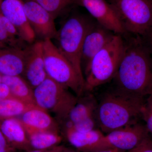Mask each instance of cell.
<instances>
[{"label": "cell", "instance_id": "obj_6", "mask_svg": "<svg viewBox=\"0 0 152 152\" xmlns=\"http://www.w3.org/2000/svg\"><path fill=\"white\" fill-rule=\"evenodd\" d=\"M126 33L142 37L152 25V0H109Z\"/></svg>", "mask_w": 152, "mask_h": 152}, {"label": "cell", "instance_id": "obj_32", "mask_svg": "<svg viewBox=\"0 0 152 152\" xmlns=\"http://www.w3.org/2000/svg\"><path fill=\"white\" fill-rule=\"evenodd\" d=\"M64 152H78L77 151H74V150L66 149Z\"/></svg>", "mask_w": 152, "mask_h": 152}, {"label": "cell", "instance_id": "obj_30", "mask_svg": "<svg viewBox=\"0 0 152 152\" xmlns=\"http://www.w3.org/2000/svg\"><path fill=\"white\" fill-rule=\"evenodd\" d=\"M66 149L63 146L57 145L48 149L39 150H34L29 152H64Z\"/></svg>", "mask_w": 152, "mask_h": 152}, {"label": "cell", "instance_id": "obj_12", "mask_svg": "<svg viewBox=\"0 0 152 152\" xmlns=\"http://www.w3.org/2000/svg\"><path fill=\"white\" fill-rule=\"evenodd\" d=\"M78 6L86 8L96 21L114 34L126 33L115 12L106 0H78Z\"/></svg>", "mask_w": 152, "mask_h": 152}, {"label": "cell", "instance_id": "obj_21", "mask_svg": "<svg viewBox=\"0 0 152 152\" xmlns=\"http://www.w3.org/2000/svg\"><path fill=\"white\" fill-rule=\"evenodd\" d=\"M30 145L34 150L48 149L57 146L61 141V137L58 133L41 132L28 136Z\"/></svg>", "mask_w": 152, "mask_h": 152}, {"label": "cell", "instance_id": "obj_23", "mask_svg": "<svg viewBox=\"0 0 152 152\" xmlns=\"http://www.w3.org/2000/svg\"><path fill=\"white\" fill-rule=\"evenodd\" d=\"M141 118L150 135L152 137V94L146 98L142 109Z\"/></svg>", "mask_w": 152, "mask_h": 152}, {"label": "cell", "instance_id": "obj_25", "mask_svg": "<svg viewBox=\"0 0 152 152\" xmlns=\"http://www.w3.org/2000/svg\"><path fill=\"white\" fill-rule=\"evenodd\" d=\"M3 0H0V4ZM16 48L14 45L13 43L7 33V31L4 27L0 15V48Z\"/></svg>", "mask_w": 152, "mask_h": 152}, {"label": "cell", "instance_id": "obj_33", "mask_svg": "<svg viewBox=\"0 0 152 152\" xmlns=\"http://www.w3.org/2000/svg\"><path fill=\"white\" fill-rule=\"evenodd\" d=\"M2 75L0 73V83H2Z\"/></svg>", "mask_w": 152, "mask_h": 152}, {"label": "cell", "instance_id": "obj_22", "mask_svg": "<svg viewBox=\"0 0 152 152\" xmlns=\"http://www.w3.org/2000/svg\"><path fill=\"white\" fill-rule=\"evenodd\" d=\"M38 3L54 18L78 6V0H32Z\"/></svg>", "mask_w": 152, "mask_h": 152}, {"label": "cell", "instance_id": "obj_10", "mask_svg": "<svg viewBox=\"0 0 152 152\" xmlns=\"http://www.w3.org/2000/svg\"><path fill=\"white\" fill-rule=\"evenodd\" d=\"M21 76L33 89L48 77L43 55L42 41L29 44L25 48L24 68Z\"/></svg>", "mask_w": 152, "mask_h": 152}, {"label": "cell", "instance_id": "obj_24", "mask_svg": "<svg viewBox=\"0 0 152 152\" xmlns=\"http://www.w3.org/2000/svg\"><path fill=\"white\" fill-rule=\"evenodd\" d=\"M97 126L96 117L89 118L71 125H66V127L69 128L78 132H89L96 129Z\"/></svg>", "mask_w": 152, "mask_h": 152}, {"label": "cell", "instance_id": "obj_1", "mask_svg": "<svg viewBox=\"0 0 152 152\" xmlns=\"http://www.w3.org/2000/svg\"><path fill=\"white\" fill-rule=\"evenodd\" d=\"M123 54L114 80L115 88L146 98L152 94V55L140 36L122 35Z\"/></svg>", "mask_w": 152, "mask_h": 152}, {"label": "cell", "instance_id": "obj_17", "mask_svg": "<svg viewBox=\"0 0 152 152\" xmlns=\"http://www.w3.org/2000/svg\"><path fill=\"white\" fill-rule=\"evenodd\" d=\"M25 64V48H0V73L4 76H21Z\"/></svg>", "mask_w": 152, "mask_h": 152}, {"label": "cell", "instance_id": "obj_26", "mask_svg": "<svg viewBox=\"0 0 152 152\" xmlns=\"http://www.w3.org/2000/svg\"><path fill=\"white\" fill-rule=\"evenodd\" d=\"M125 152H152V137L150 135L135 148Z\"/></svg>", "mask_w": 152, "mask_h": 152}, {"label": "cell", "instance_id": "obj_13", "mask_svg": "<svg viewBox=\"0 0 152 152\" xmlns=\"http://www.w3.org/2000/svg\"><path fill=\"white\" fill-rule=\"evenodd\" d=\"M0 10L16 28L22 40L28 44L35 42L36 35L28 21L22 0H3Z\"/></svg>", "mask_w": 152, "mask_h": 152}, {"label": "cell", "instance_id": "obj_5", "mask_svg": "<svg viewBox=\"0 0 152 152\" xmlns=\"http://www.w3.org/2000/svg\"><path fill=\"white\" fill-rule=\"evenodd\" d=\"M45 67L48 77L70 89L77 97L85 91V83L71 63L60 52L52 39L42 41Z\"/></svg>", "mask_w": 152, "mask_h": 152}, {"label": "cell", "instance_id": "obj_7", "mask_svg": "<svg viewBox=\"0 0 152 152\" xmlns=\"http://www.w3.org/2000/svg\"><path fill=\"white\" fill-rule=\"evenodd\" d=\"M69 89L48 77L33 89L36 104L47 112L53 113L59 119L64 121L78 100L77 97Z\"/></svg>", "mask_w": 152, "mask_h": 152}, {"label": "cell", "instance_id": "obj_15", "mask_svg": "<svg viewBox=\"0 0 152 152\" xmlns=\"http://www.w3.org/2000/svg\"><path fill=\"white\" fill-rule=\"evenodd\" d=\"M28 136L41 132L58 133V127L48 112L37 107L28 110L20 120Z\"/></svg>", "mask_w": 152, "mask_h": 152}, {"label": "cell", "instance_id": "obj_16", "mask_svg": "<svg viewBox=\"0 0 152 152\" xmlns=\"http://www.w3.org/2000/svg\"><path fill=\"white\" fill-rule=\"evenodd\" d=\"M0 130L12 148L27 150L31 147L27 133L20 120L0 117Z\"/></svg>", "mask_w": 152, "mask_h": 152}, {"label": "cell", "instance_id": "obj_27", "mask_svg": "<svg viewBox=\"0 0 152 152\" xmlns=\"http://www.w3.org/2000/svg\"><path fill=\"white\" fill-rule=\"evenodd\" d=\"M13 98L11 94L9 87L2 82L0 83V101Z\"/></svg>", "mask_w": 152, "mask_h": 152}, {"label": "cell", "instance_id": "obj_20", "mask_svg": "<svg viewBox=\"0 0 152 152\" xmlns=\"http://www.w3.org/2000/svg\"><path fill=\"white\" fill-rule=\"evenodd\" d=\"M37 107L38 106L26 103L15 98H8L0 101V117L15 118Z\"/></svg>", "mask_w": 152, "mask_h": 152}, {"label": "cell", "instance_id": "obj_31", "mask_svg": "<svg viewBox=\"0 0 152 152\" xmlns=\"http://www.w3.org/2000/svg\"><path fill=\"white\" fill-rule=\"evenodd\" d=\"M124 151H121L114 148H109L105 149L98 150V151H94L89 152H125Z\"/></svg>", "mask_w": 152, "mask_h": 152}, {"label": "cell", "instance_id": "obj_19", "mask_svg": "<svg viewBox=\"0 0 152 152\" xmlns=\"http://www.w3.org/2000/svg\"><path fill=\"white\" fill-rule=\"evenodd\" d=\"M98 103L96 99L91 95L79 100L71 109L66 120V125H71L81 121L96 117Z\"/></svg>", "mask_w": 152, "mask_h": 152}, {"label": "cell", "instance_id": "obj_2", "mask_svg": "<svg viewBox=\"0 0 152 152\" xmlns=\"http://www.w3.org/2000/svg\"><path fill=\"white\" fill-rule=\"evenodd\" d=\"M146 98L115 89L103 95L96 113L97 126L106 134L138 122Z\"/></svg>", "mask_w": 152, "mask_h": 152}, {"label": "cell", "instance_id": "obj_11", "mask_svg": "<svg viewBox=\"0 0 152 152\" xmlns=\"http://www.w3.org/2000/svg\"><path fill=\"white\" fill-rule=\"evenodd\" d=\"M105 135L110 148L127 151L135 148L150 134L145 124L138 122Z\"/></svg>", "mask_w": 152, "mask_h": 152}, {"label": "cell", "instance_id": "obj_9", "mask_svg": "<svg viewBox=\"0 0 152 152\" xmlns=\"http://www.w3.org/2000/svg\"><path fill=\"white\" fill-rule=\"evenodd\" d=\"M115 34L94 19L82 46L81 62L83 72L87 70L93 58L111 40Z\"/></svg>", "mask_w": 152, "mask_h": 152}, {"label": "cell", "instance_id": "obj_4", "mask_svg": "<svg viewBox=\"0 0 152 152\" xmlns=\"http://www.w3.org/2000/svg\"><path fill=\"white\" fill-rule=\"evenodd\" d=\"M124 46L122 35L115 34L95 56L84 73L85 91H91L114 79L121 58Z\"/></svg>", "mask_w": 152, "mask_h": 152}, {"label": "cell", "instance_id": "obj_28", "mask_svg": "<svg viewBox=\"0 0 152 152\" xmlns=\"http://www.w3.org/2000/svg\"><path fill=\"white\" fill-rule=\"evenodd\" d=\"M141 38L152 55V25L149 29Z\"/></svg>", "mask_w": 152, "mask_h": 152}, {"label": "cell", "instance_id": "obj_29", "mask_svg": "<svg viewBox=\"0 0 152 152\" xmlns=\"http://www.w3.org/2000/svg\"><path fill=\"white\" fill-rule=\"evenodd\" d=\"M12 149L0 130V152H10Z\"/></svg>", "mask_w": 152, "mask_h": 152}, {"label": "cell", "instance_id": "obj_14", "mask_svg": "<svg viewBox=\"0 0 152 152\" xmlns=\"http://www.w3.org/2000/svg\"><path fill=\"white\" fill-rule=\"evenodd\" d=\"M65 135L69 143L79 151L89 152L109 148L105 135L100 130L78 132L66 127Z\"/></svg>", "mask_w": 152, "mask_h": 152}, {"label": "cell", "instance_id": "obj_3", "mask_svg": "<svg viewBox=\"0 0 152 152\" xmlns=\"http://www.w3.org/2000/svg\"><path fill=\"white\" fill-rule=\"evenodd\" d=\"M94 20L82 14H72L63 22L55 38L58 43L56 46L84 83L81 62L82 46Z\"/></svg>", "mask_w": 152, "mask_h": 152}, {"label": "cell", "instance_id": "obj_8", "mask_svg": "<svg viewBox=\"0 0 152 152\" xmlns=\"http://www.w3.org/2000/svg\"><path fill=\"white\" fill-rule=\"evenodd\" d=\"M23 1L28 21L36 38H39V41L55 39L57 31L54 18L34 1L25 0Z\"/></svg>", "mask_w": 152, "mask_h": 152}, {"label": "cell", "instance_id": "obj_18", "mask_svg": "<svg viewBox=\"0 0 152 152\" xmlns=\"http://www.w3.org/2000/svg\"><path fill=\"white\" fill-rule=\"evenodd\" d=\"M2 82L9 87L13 97L26 103L37 105L33 89L21 76L2 75Z\"/></svg>", "mask_w": 152, "mask_h": 152}]
</instances>
